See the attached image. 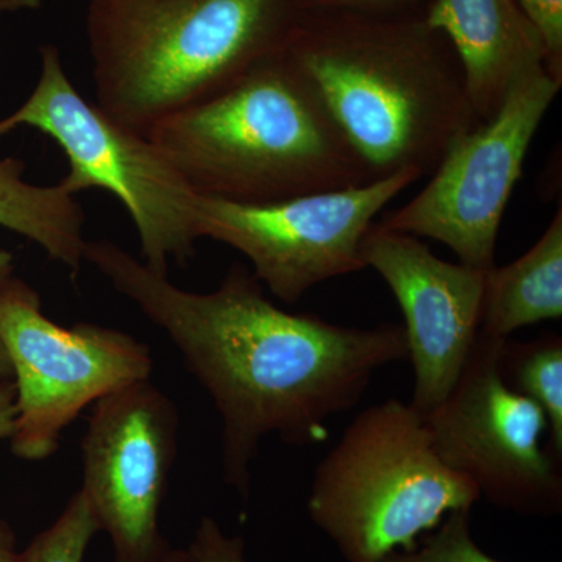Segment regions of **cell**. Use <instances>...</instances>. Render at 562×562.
<instances>
[{
  "instance_id": "6da1fadb",
  "label": "cell",
  "mask_w": 562,
  "mask_h": 562,
  "mask_svg": "<svg viewBox=\"0 0 562 562\" xmlns=\"http://www.w3.org/2000/svg\"><path fill=\"white\" fill-rule=\"evenodd\" d=\"M85 261L168 335L210 395L222 420L224 480L243 498L265 436L324 442L327 420L360 403L373 373L408 358L403 325L341 327L284 312L243 265L199 294L109 239L88 241Z\"/></svg>"
},
{
  "instance_id": "7a4b0ae2",
  "label": "cell",
  "mask_w": 562,
  "mask_h": 562,
  "mask_svg": "<svg viewBox=\"0 0 562 562\" xmlns=\"http://www.w3.org/2000/svg\"><path fill=\"white\" fill-rule=\"evenodd\" d=\"M284 52L372 180L435 171L482 124L453 47L422 14L302 13Z\"/></svg>"
},
{
  "instance_id": "3957f363",
  "label": "cell",
  "mask_w": 562,
  "mask_h": 562,
  "mask_svg": "<svg viewBox=\"0 0 562 562\" xmlns=\"http://www.w3.org/2000/svg\"><path fill=\"white\" fill-rule=\"evenodd\" d=\"M147 136L195 194L222 201L280 202L372 181L284 49Z\"/></svg>"
},
{
  "instance_id": "277c9868",
  "label": "cell",
  "mask_w": 562,
  "mask_h": 562,
  "mask_svg": "<svg viewBox=\"0 0 562 562\" xmlns=\"http://www.w3.org/2000/svg\"><path fill=\"white\" fill-rule=\"evenodd\" d=\"M301 16L295 0H91L95 103L147 136L283 50Z\"/></svg>"
},
{
  "instance_id": "5b68a950",
  "label": "cell",
  "mask_w": 562,
  "mask_h": 562,
  "mask_svg": "<svg viewBox=\"0 0 562 562\" xmlns=\"http://www.w3.org/2000/svg\"><path fill=\"white\" fill-rule=\"evenodd\" d=\"M479 501L475 484L438 457L412 403L390 398L350 422L317 465L306 506L344 560L383 562Z\"/></svg>"
},
{
  "instance_id": "8992f818",
  "label": "cell",
  "mask_w": 562,
  "mask_h": 562,
  "mask_svg": "<svg viewBox=\"0 0 562 562\" xmlns=\"http://www.w3.org/2000/svg\"><path fill=\"white\" fill-rule=\"evenodd\" d=\"M18 127L36 128L57 143L69 161L60 181L69 194L103 190L120 199L138 233L140 260L151 271L168 276L169 262L194 257L199 194L149 136L77 91L55 46L41 49L35 90L0 120V138Z\"/></svg>"
},
{
  "instance_id": "52a82bcc",
  "label": "cell",
  "mask_w": 562,
  "mask_h": 562,
  "mask_svg": "<svg viewBox=\"0 0 562 562\" xmlns=\"http://www.w3.org/2000/svg\"><path fill=\"white\" fill-rule=\"evenodd\" d=\"M0 342L16 391L10 449L20 460H47L61 432L91 403L150 380L149 347L128 333L92 322L61 327L43 310L38 291L20 277L0 283Z\"/></svg>"
},
{
  "instance_id": "ba28073f",
  "label": "cell",
  "mask_w": 562,
  "mask_h": 562,
  "mask_svg": "<svg viewBox=\"0 0 562 562\" xmlns=\"http://www.w3.org/2000/svg\"><path fill=\"white\" fill-rule=\"evenodd\" d=\"M505 342L479 333L460 379L425 424L443 464L480 497L525 516H553L562 509V457L542 443L550 425L541 406L506 382Z\"/></svg>"
},
{
  "instance_id": "9c48e42d",
  "label": "cell",
  "mask_w": 562,
  "mask_h": 562,
  "mask_svg": "<svg viewBox=\"0 0 562 562\" xmlns=\"http://www.w3.org/2000/svg\"><path fill=\"white\" fill-rule=\"evenodd\" d=\"M420 177L406 169L360 187L271 203L199 195V235L241 251L255 279L292 305L316 284L366 269L361 246L373 220Z\"/></svg>"
},
{
  "instance_id": "30bf717a",
  "label": "cell",
  "mask_w": 562,
  "mask_h": 562,
  "mask_svg": "<svg viewBox=\"0 0 562 562\" xmlns=\"http://www.w3.org/2000/svg\"><path fill=\"white\" fill-rule=\"evenodd\" d=\"M561 87L549 72L517 85L492 120L454 140L430 183L383 227L446 244L462 265L494 268L503 214Z\"/></svg>"
},
{
  "instance_id": "8fae6325",
  "label": "cell",
  "mask_w": 562,
  "mask_h": 562,
  "mask_svg": "<svg viewBox=\"0 0 562 562\" xmlns=\"http://www.w3.org/2000/svg\"><path fill=\"white\" fill-rule=\"evenodd\" d=\"M179 450V412L150 380L94 403L81 441L83 492L116 562H161L172 549L160 509Z\"/></svg>"
},
{
  "instance_id": "7c38bea8",
  "label": "cell",
  "mask_w": 562,
  "mask_h": 562,
  "mask_svg": "<svg viewBox=\"0 0 562 562\" xmlns=\"http://www.w3.org/2000/svg\"><path fill=\"white\" fill-rule=\"evenodd\" d=\"M361 254L401 305L414 369L412 406L425 419L452 391L479 336L487 271L443 261L416 236L382 224L372 225Z\"/></svg>"
},
{
  "instance_id": "4fadbf2b",
  "label": "cell",
  "mask_w": 562,
  "mask_h": 562,
  "mask_svg": "<svg viewBox=\"0 0 562 562\" xmlns=\"http://www.w3.org/2000/svg\"><path fill=\"white\" fill-rule=\"evenodd\" d=\"M424 18L453 47L482 122L517 85L549 72L541 36L517 0H431Z\"/></svg>"
},
{
  "instance_id": "5bb4252c",
  "label": "cell",
  "mask_w": 562,
  "mask_h": 562,
  "mask_svg": "<svg viewBox=\"0 0 562 562\" xmlns=\"http://www.w3.org/2000/svg\"><path fill=\"white\" fill-rule=\"evenodd\" d=\"M562 316V210L519 260L490 269L480 331L509 339L514 331Z\"/></svg>"
},
{
  "instance_id": "9a60e30c",
  "label": "cell",
  "mask_w": 562,
  "mask_h": 562,
  "mask_svg": "<svg viewBox=\"0 0 562 562\" xmlns=\"http://www.w3.org/2000/svg\"><path fill=\"white\" fill-rule=\"evenodd\" d=\"M16 158H0V227L31 239L76 276L85 262V214L61 183L43 187L24 179Z\"/></svg>"
},
{
  "instance_id": "2e32d148",
  "label": "cell",
  "mask_w": 562,
  "mask_h": 562,
  "mask_svg": "<svg viewBox=\"0 0 562 562\" xmlns=\"http://www.w3.org/2000/svg\"><path fill=\"white\" fill-rule=\"evenodd\" d=\"M502 371L514 390L541 406L550 425V447L562 457V339L547 333L532 342L506 339Z\"/></svg>"
},
{
  "instance_id": "e0dca14e",
  "label": "cell",
  "mask_w": 562,
  "mask_h": 562,
  "mask_svg": "<svg viewBox=\"0 0 562 562\" xmlns=\"http://www.w3.org/2000/svg\"><path fill=\"white\" fill-rule=\"evenodd\" d=\"M101 531L83 492L77 491L58 519L21 552L20 562H83L88 547Z\"/></svg>"
},
{
  "instance_id": "ac0fdd59",
  "label": "cell",
  "mask_w": 562,
  "mask_h": 562,
  "mask_svg": "<svg viewBox=\"0 0 562 562\" xmlns=\"http://www.w3.org/2000/svg\"><path fill=\"white\" fill-rule=\"evenodd\" d=\"M383 562H502L473 541L471 509L450 513L430 536L408 553H394Z\"/></svg>"
},
{
  "instance_id": "d6986e66",
  "label": "cell",
  "mask_w": 562,
  "mask_h": 562,
  "mask_svg": "<svg viewBox=\"0 0 562 562\" xmlns=\"http://www.w3.org/2000/svg\"><path fill=\"white\" fill-rule=\"evenodd\" d=\"M541 36L547 70L562 85V0H517Z\"/></svg>"
},
{
  "instance_id": "ffe728a7",
  "label": "cell",
  "mask_w": 562,
  "mask_h": 562,
  "mask_svg": "<svg viewBox=\"0 0 562 562\" xmlns=\"http://www.w3.org/2000/svg\"><path fill=\"white\" fill-rule=\"evenodd\" d=\"M192 562H247L246 543L227 536L213 517H202L188 547Z\"/></svg>"
},
{
  "instance_id": "44dd1931",
  "label": "cell",
  "mask_w": 562,
  "mask_h": 562,
  "mask_svg": "<svg viewBox=\"0 0 562 562\" xmlns=\"http://www.w3.org/2000/svg\"><path fill=\"white\" fill-rule=\"evenodd\" d=\"M302 13L344 11L372 16H424L431 0H295Z\"/></svg>"
},
{
  "instance_id": "7402d4cb",
  "label": "cell",
  "mask_w": 562,
  "mask_h": 562,
  "mask_svg": "<svg viewBox=\"0 0 562 562\" xmlns=\"http://www.w3.org/2000/svg\"><path fill=\"white\" fill-rule=\"evenodd\" d=\"M16 424V391L13 380H0V441H10Z\"/></svg>"
},
{
  "instance_id": "603a6c76",
  "label": "cell",
  "mask_w": 562,
  "mask_h": 562,
  "mask_svg": "<svg viewBox=\"0 0 562 562\" xmlns=\"http://www.w3.org/2000/svg\"><path fill=\"white\" fill-rule=\"evenodd\" d=\"M14 273V260L13 255L9 250L0 249V283H3L9 277ZM13 379V371H11V364L9 355L3 349L2 342H0V380Z\"/></svg>"
},
{
  "instance_id": "cb8c5ba5",
  "label": "cell",
  "mask_w": 562,
  "mask_h": 562,
  "mask_svg": "<svg viewBox=\"0 0 562 562\" xmlns=\"http://www.w3.org/2000/svg\"><path fill=\"white\" fill-rule=\"evenodd\" d=\"M21 552H18L16 536L9 524L0 520V562H20Z\"/></svg>"
},
{
  "instance_id": "d4e9b609",
  "label": "cell",
  "mask_w": 562,
  "mask_h": 562,
  "mask_svg": "<svg viewBox=\"0 0 562 562\" xmlns=\"http://www.w3.org/2000/svg\"><path fill=\"white\" fill-rule=\"evenodd\" d=\"M43 0H0V14L38 10Z\"/></svg>"
},
{
  "instance_id": "484cf974",
  "label": "cell",
  "mask_w": 562,
  "mask_h": 562,
  "mask_svg": "<svg viewBox=\"0 0 562 562\" xmlns=\"http://www.w3.org/2000/svg\"><path fill=\"white\" fill-rule=\"evenodd\" d=\"M161 562H192L188 550L171 549Z\"/></svg>"
}]
</instances>
